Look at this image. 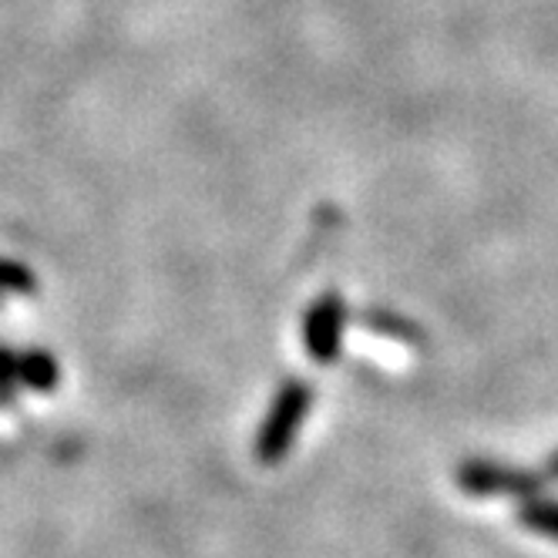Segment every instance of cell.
<instances>
[{
  "mask_svg": "<svg viewBox=\"0 0 558 558\" xmlns=\"http://www.w3.org/2000/svg\"><path fill=\"white\" fill-rule=\"evenodd\" d=\"M310 401H313V390L303 380H290L279 387V393L272 397V408L259 427V437H256V458L263 464H279L290 454L296 434L306 421Z\"/></svg>",
  "mask_w": 558,
  "mask_h": 558,
  "instance_id": "6da1fadb",
  "label": "cell"
},
{
  "mask_svg": "<svg viewBox=\"0 0 558 558\" xmlns=\"http://www.w3.org/2000/svg\"><path fill=\"white\" fill-rule=\"evenodd\" d=\"M343 324H347V310L343 300L337 293L320 296L303 320V343L306 353L316 364H333L340 353V340H343Z\"/></svg>",
  "mask_w": 558,
  "mask_h": 558,
  "instance_id": "7a4b0ae2",
  "label": "cell"
},
{
  "mask_svg": "<svg viewBox=\"0 0 558 558\" xmlns=\"http://www.w3.org/2000/svg\"><path fill=\"white\" fill-rule=\"evenodd\" d=\"M458 485L468 495H529L538 485H545V477L529 474V471H514V468H501L492 461H468L458 471Z\"/></svg>",
  "mask_w": 558,
  "mask_h": 558,
  "instance_id": "3957f363",
  "label": "cell"
},
{
  "mask_svg": "<svg viewBox=\"0 0 558 558\" xmlns=\"http://www.w3.org/2000/svg\"><path fill=\"white\" fill-rule=\"evenodd\" d=\"M17 371H21V384H27L37 393H48L58 387L61 374H58V361L48 350H24L17 356Z\"/></svg>",
  "mask_w": 558,
  "mask_h": 558,
  "instance_id": "277c9868",
  "label": "cell"
},
{
  "mask_svg": "<svg viewBox=\"0 0 558 558\" xmlns=\"http://www.w3.org/2000/svg\"><path fill=\"white\" fill-rule=\"evenodd\" d=\"M518 518H522V525L538 532V535H548V538H558V505L551 501H529L522 511H518Z\"/></svg>",
  "mask_w": 558,
  "mask_h": 558,
  "instance_id": "5b68a950",
  "label": "cell"
},
{
  "mask_svg": "<svg viewBox=\"0 0 558 558\" xmlns=\"http://www.w3.org/2000/svg\"><path fill=\"white\" fill-rule=\"evenodd\" d=\"M37 290V279L24 263L0 259V293H24L31 296Z\"/></svg>",
  "mask_w": 558,
  "mask_h": 558,
  "instance_id": "8992f818",
  "label": "cell"
},
{
  "mask_svg": "<svg viewBox=\"0 0 558 558\" xmlns=\"http://www.w3.org/2000/svg\"><path fill=\"white\" fill-rule=\"evenodd\" d=\"M17 384H21L17 353L8 343H0V408H11L14 404Z\"/></svg>",
  "mask_w": 558,
  "mask_h": 558,
  "instance_id": "52a82bcc",
  "label": "cell"
},
{
  "mask_svg": "<svg viewBox=\"0 0 558 558\" xmlns=\"http://www.w3.org/2000/svg\"><path fill=\"white\" fill-rule=\"evenodd\" d=\"M364 324L380 330V333H390V337H408V340H421V333L414 327H408L404 320H397V316L390 313H367L364 316Z\"/></svg>",
  "mask_w": 558,
  "mask_h": 558,
  "instance_id": "ba28073f",
  "label": "cell"
},
{
  "mask_svg": "<svg viewBox=\"0 0 558 558\" xmlns=\"http://www.w3.org/2000/svg\"><path fill=\"white\" fill-rule=\"evenodd\" d=\"M542 477H545V482H558V454L548 461V468H545V474H542Z\"/></svg>",
  "mask_w": 558,
  "mask_h": 558,
  "instance_id": "9c48e42d",
  "label": "cell"
}]
</instances>
